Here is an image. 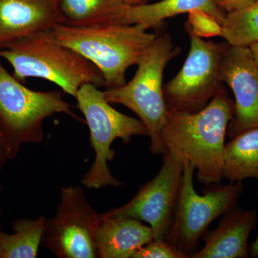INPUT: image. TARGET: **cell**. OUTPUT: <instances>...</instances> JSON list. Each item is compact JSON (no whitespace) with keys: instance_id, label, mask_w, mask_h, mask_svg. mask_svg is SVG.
Segmentation results:
<instances>
[{"instance_id":"obj_1","label":"cell","mask_w":258,"mask_h":258,"mask_svg":"<svg viewBox=\"0 0 258 258\" xmlns=\"http://www.w3.org/2000/svg\"><path fill=\"white\" fill-rule=\"evenodd\" d=\"M234 115V101L223 86L201 111H168L161 131L166 150L192 163L198 179L205 186L223 179L225 136Z\"/></svg>"},{"instance_id":"obj_2","label":"cell","mask_w":258,"mask_h":258,"mask_svg":"<svg viewBox=\"0 0 258 258\" xmlns=\"http://www.w3.org/2000/svg\"><path fill=\"white\" fill-rule=\"evenodd\" d=\"M51 32L60 43L98 68L106 90L124 86L127 70L139 63L157 36L139 24L120 23L86 27L60 24Z\"/></svg>"},{"instance_id":"obj_3","label":"cell","mask_w":258,"mask_h":258,"mask_svg":"<svg viewBox=\"0 0 258 258\" xmlns=\"http://www.w3.org/2000/svg\"><path fill=\"white\" fill-rule=\"evenodd\" d=\"M0 57L13 67L20 82L37 78L55 83L76 98L81 86H105L101 71L76 51L60 43L50 30L20 39L0 48Z\"/></svg>"},{"instance_id":"obj_4","label":"cell","mask_w":258,"mask_h":258,"mask_svg":"<svg viewBox=\"0 0 258 258\" xmlns=\"http://www.w3.org/2000/svg\"><path fill=\"white\" fill-rule=\"evenodd\" d=\"M158 30L155 40L141 60L133 79L121 87L107 89L105 98L111 104H120L134 112L142 120L150 139L149 151L159 155L166 152L161 131L167 116L163 86L166 64L179 55L166 32Z\"/></svg>"},{"instance_id":"obj_5","label":"cell","mask_w":258,"mask_h":258,"mask_svg":"<svg viewBox=\"0 0 258 258\" xmlns=\"http://www.w3.org/2000/svg\"><path fill=\"white\" fill-rule=\"evenodd\" d=\"M59 91H35L25 87L0 63V142L7 157L16 155L25 143H41L44 120L66 113L81 120Z\"/></svg>"},{"instance_id":"obj_6","label":"cell","mask_w":258,"mask_h":258,"mask_svg":"<svg viewBox=\"0 0 258 258\" xmlns=\"http://www.w3.org/2000/svg\"><path fill=\"white\" fill-rule=\"evenodd\" d=\"M98 86L86 83L78 91V108L84 115L94 149L95 160L81 184L87 189H98L106 186L121 187L123 184L110 171L108 163L115 157L111 149L115 139L128 144L135 137H148V131L142 120L120 113L105 98L104 91Z\"/></svg>"},{"instance_id":"obj_7","label":"cell","mask_w":258,"mask_h":258,"mask_svg":"<svg viewBox=\"0 0 258 258\" xmlns=\"http://www.w3.org/2000/svg\"><path fill=\"white\" fill-rule=\"evenodd\" d=\"M195 166L184 161V171L174 218L166 242L190 257L198 250L200 238L209 225L235 208L242 192V182L216 184L203 195L194 186Z\"/></svg>"},{"instance_id":"obj_8","label":"cell","mask_w":258,"mask_h":258,"mask_svg":"<svg viewBox=\"0 0 258 258\" xmlns=\"http://www.w3.org/2000/svg\"><path fill=\"white\" fill-rule=\"evenodd\" d=\"M185 29L190 38L189 54L175 77L164 85V96L168 111L196 113L222 87L220 69L230 45L205 41Z\"/></svg>"},{"instance_id":"obj_9","label":"cell","mask_w":258,"mask_h":258,"mask_svg":"<svg viewBox=\"0 0 258 258\" xmlns=\"http://www.w3.org/2000/svg\"><path fill=\"white\" fill-rule=\"evenodd\" d=\"M101 221V215L91 206L81 186H62L41 244L57 258L98 257L96 235Z\"/></svg>"},{"instance_id":"obj_10","label":"cell","mask_w":258,"mask_h":258,"mask_svg":"<svg viewBox=\"0 0 258 258\" xmlns=\"http://www.w3.org/2000/svg\"><path fill=\"white\" fill-rule=\"evenodd\" d=\"M184 171V161L166 150L157 176L139 188L128 203L102 214V217H123L149 224L154 240L166 241L174 218Z\"/></svg>"},{"instance_id":"obj_11","label":"cell","mask_w":258,"mask_h":258,"mask_svg":"<svg viewBox=\"0 0 258 258\" xmlns=\"http://www.w3.org/2000/svg\"><path fill=\"white\" fill-rule=\"evenodd\" d=\"M220 79L235 97L234 115L227 128L230 138L258 127V68L249 47L230 45L222 60Z\"/></svg>"},{"instance_id":"obj_12","label":"cell","mask_w":258,"mask_h":258,"mask_svg":"<svg viewBox=\"0 0 258 258\" xmlns=\"http://www.w3.org/2000/svg\"><path fill=\"white\" fill-rule=\"evenodd\" d=\"M62 23L60 0H0V48Z\"/></svg>"},{"instance_id":"obj_13","label":"cell","mask_w":258,"mask_h":258,"mask_svg":"<svg viewBox=\"0 0 258 258\" xmlns=\"http://www.w3.org/2000/svg\"><path fill=\"white\" fill-rule=\"evenodd\" d=\"M257 221L253 210L234 208L225 212L215 230H207L205 244L189 258H247L248 239Z\"/></svg>"},{"instance_id":"obj_14","label":"cell","mask_w":258,"mask_h":258,"mask_svg":"<svg viewBox=\"0 0 258 258\" xmlns=\"http://www.w3.org/2000/svg\"><path fill=\"white\" fill-rule=\"evenodd\" d=\"M97 230L96 248L100 258H133L143 246L154 240L152 229L136 219L102 217Z\"/></svg>"},{"instance_id":"obj_15","label":"cell","mask_w":258,"mask_h":258,"mask_svg":"<svg viewBox=\"0 0 258 258\" xmlns=\"http://www.w3.org/2000/svg\"><path fill=\"white\" fill-rule=\"evenodd\" d=\"M200 10L223 23L226 13L214 0H161L154 3L126 6L123 23L139 24L146 30H160L166 19Z\"/></svg>"},{"instance_id":"obj_16","label":"cell","mask_w":258,"mask_h":258,"mask_svg":"<svg viewBox=\"0 0 258 258\" xmlns=\"http://www.w3.org/2000/svg\"><path fill=\"white\" fill-rule=\"evenodd\" d=\"M222 176L230 182L258 181V127L244 131L225 144Z\"/></svg>"},{"instance_id":"obj_17","label":"cell","mask_w":258,"mask_h":258,"mask_svg":"<svg viewBox=\"0 0 258 258\" xmlns=\"http://www.w3.org/2000/svg\"><path fill=\"white\" fill-rule=\"evenodd\" d=\"M63 25L93 26L123 23L125 5L121 0H60Z\"/></svg>"},{"instance_id":"obj_18","label":"cell","mask_w":258,"mask_h":258,"mask_svg":"<svg viewBox=\"0 0 258 258\" xmlns=\"http://www.w3.org/2000/svg\"><path fill=\"white\" fill-rule=\"evenodd\" d=\"M47 218L21 219L13 224L15 232L0 231V257L35 258L42 243Z\"/></svg>"},{"instance_id":"obj_19","label":"cell","mask_w":258,"mask_h":258,"mask_svg":"<svg viewBox=\"0 0 258 258\" xmlns=\"http://www.w3.org/2000/svg\"><path fill=\"white\" fill-rule=\"evenodd\" d=\"M220 37L233 47H249L258 42V0L244 9L226 15Z\"/></svg>"},{"instance_id":"obj_20","label":"cell","mask_w":258,"mask_h":258,"mask_svg":"<svg viewBox=\"0 0 258 258\" xmlns=\"http://www.w3.org/2000/svg\"><path fill=\"white\" fill-rule=\"evenodd\" d=\"M185 28L189 29L195 35L202 38L221 36L222 24L211 15L200 10L188 13Z\"/></svg>"},{"instance_id":"obj_21","label":"cell","mask_w":258,"mask_h":258,"mask_svg":"<svg viewBox=\"0 0 258 258\" xmlns=\"http://www.w3.org/2000/svg\"><path fill=\"white\" fill-rule=\"evenodd\" d=\"M133 258H189L166 241L153 240L139 249Z\"/></svg>"},{"instance_id":"obj_22","label":"cell","mask_w":258,"mask_h":258,"mask_svg":"<svg viewBox=\"0 0 258 258\" xmlns=\"http://www.w3.org/2000/svg\"><path fill=\"white\" fill-rule=\"evenodd\" d=\"M257 0H214L215 5L226 14L244 9Z\"/></svg>"},{"instance_id":"obj_23","label":"cell","mask_w":258,"mask_h":258,"mask_svg":"<svg viewBox=\"0 0 258 258\" xmlns=\"http://www.w3.org/2000/svg\"><path fill=\"white\" fill-rule=\"evenodd\" d=\"M249 51H250L251 55L252 56V58L255 62L256 66L258 68V42L252 44L249 47Z\"/></svg>"},{"instance_id":"obj_24","label":"cell","mask_w":258,"mask_h":258,"mask_svg":"<svg viewBox=\"0 0 258 258\" xmlns=\"http://www.w3.org/2000/svg\"><path fill=\"white\" fill-rule=\"evenodd\" d=\"M121 1L127 6H136V5L147 4L151 0H121Z\"/></svg>"},{"instance_id":"obj_25","label":"cell","mask_w":258,"mask_h":258,"mask_svg":"<svg viewBox=\"0 0 258 258\" xmlns=\"http://www.w3.org/2000/svg\"><path fill=\"white\" fill-rule=\"evenodd\" d=\"M249 252H250V255L252 257H258V234L255 240L254 241L253 243L251 245Z\"/></svg>"},{"instance_id":"obj_26","label":"cell","mask_w":258,"mask_h":258,"mask_svg":"<svg viewBox=\"0 0 258 258\" xmlns=\"http://www.w3.org/2000/svg\"><path fill=\"white\" fill-rule=\"evenodd\" d=\"M7 157L6 152L3 147V144L0 142V169H1L3 164H4L5 158Z\"/></svg>"}]
</instances>
